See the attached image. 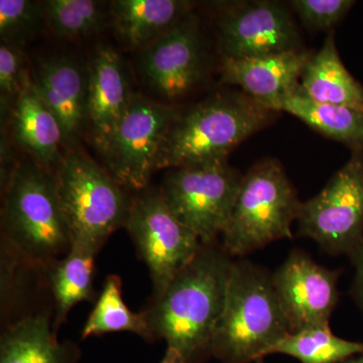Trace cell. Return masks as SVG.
<instances>
[{
  "instance_id": "1",
  "label": "cell",
  "mask_w": 363,
  "mask_h": 363,
  "mask_svg": "<svg viewBox=\"0 0 363 363\" xmlns=\"http://www.w3.org/2000/svg\"><path fill=\"white\" fill-rule=\"evenodd\" d=\"M231 257L222 245H202L143 312L154 338L166 341L184 363H205L212 357V339L225 307Z\"/></svg>"
},
{
  "instance_id": "2",
  "label": "cell",
  "mask_w": 363,
  "mask_h": 363,
  "mask_svg": "<svg viewBox=\"0 0 363 363\" xmlns=\"http://www.w3.org/2000/svg\"><path fill=\"white\" fill-rule=\"evenodd\" d=\"M276 112L242 91H221L182 109L162 143L156 171L226 160L243 140L271 123Z\"/></svg>"
},
{
  "instance_id": "3",
  "label": "cell",
  "mask_w": 363,
  "mask_h": 363,
  "mask_svg": "<svg viewBox=\"0 0 363 363\" xmlns=\"http://www.w3.org/2000/svg\"><path fill=\"white\" fill-rule=\"evenodd\" d=\"M290 333L271 272L248 259L233 260L212 357L220 363H255Z\"/></svg>"
},
{
  "instance_id": "4",
  "label": "cell",
  "mask_w": 363,
  "mask_h": 363,
  "mask_svg": "<svg viewBox=\"0 0 363 363\" xmlns=\"http://www.w3.org/2000/svg\"><path fill=\"white\" fill-rule=\"evenodd\" d=\"M1 242L43 269L70 250L55 172L30 157L16 162L4 185Z\"/></svg>"
},
{
  "instance_id": "5",
  "label": "cell",
  "mask_w": 363,
  "mask_h": 363,
  "mask_svg": "<svg viewBox=\"0 0 363 363\" xmlns=\"http://www.w3.org/2000/svg\"><path fill=\"white\" fill-rule=\"evenodd\" d=\"M302 202L277 160L255 164L243 175L222 247L231 257H245L274 242L293 238Z\"/></svg>"
},
{
  "instance_id": "6",
  "label": "cell",
  "mask_w": 363,
  "mask_h": 363,
  "mask_svg": "<svg viewBox=\"0 0 363 363\" xmlns=\"http://www.w3.org/2000/svg\"><path fill=\"white\" fill-rule=\"evenodd\" d=\"M55 177L72 243L100 250L125 225L131 203L128 190L77 147L64 152Z\"/></svg>"
},
{
  "instance_id": "7",
  "label": "cell",
  "mask_w": 363,
  "mask_h": 363,
  "mask_svg": "<svg viewBox=\"0 0 363 363\" xmlns=\"http://www.w3.org/2000/svg\"><path fill=\"white\" fill-rule=\"evenodd\" d=\"M243 175L226 160L169 169L159 191L202 245H214L230 218Z\"/></svg>"
},
{
  "instance_id": "8",
  "label": "cell",
  "mask_w": 363,
  "mask_h": 363,
  "mask_svg": "<svg viewBox=\"0 0 363 363\" xmlns=\"http://www.w3.org/2000/svg\"><path fill=\"white\" fill-rule=\"evenodd\" d=\"M298 234L332 255H350L363 241V152H352L319 194L302 202Z\"/></svg>"
},
{
  "instance_id": "9",
  "label": "cell",
  "mask_w": 363,
  "mask_h": 363,
  "mask_svg": "<svg viewBox=\"0 0 363 363\" xmlns=\"http://www.w3.org/2000/svg\"><path fill=\"white\" fill-rule=\"evenodd\" d=\"M182 108L135 93L102 157L104 168L126 190L142 192L156 173L157 156Z\"/></svg>"
},
{
  "instance_id": "10",
  "label": "cell",
  "mask_w": 363,
  "mask_h": 363,
  "mask_svg": "<svg viewBox=\"0 0 363 363\" xmlns=\"http://www.w3.org/2000/svg\"><path fill=\"white\" fill-rule=\"evenodd\" d=\"M124 227L149 269L154 298L166 290L202 245L171 211L159 190H143L131 198Z\"/></svg>"
},
{
  "instance_id": "11",
  "label": "cell",
  "mask_w": 363,
  "mask_h": 363,
  "mask_svg": "<svg viewBox=\"0 0 363 363\" xmlns=\"http://www.w3.org/2000/svg\"><path fill=\"white\" fill-rule=\"evenodd\" d=\"M135 52L143 84L164 100L192 92L205 80L209 69L206 40L195 13Z\"/></svg>"
},
{
  "instance_id": "12",
  "label": "cell",
  "mask_w": 363,
  "mask_h": 363,
  "mask_svg": "<svg viewBox=\"0 0 363 363\" xmlns=\"http://www.w3.org/2000/svg\"><path fill=\"white\" fill-rule=\"evenodd\" d=\"M216 28L221 58L247 59L300 49L292 14L278 1L222 4Z\"/></svg>"
},
{
  "instance_id": "13",
  "label": "cell",
  "mask_w": 363,
  "mask_h": 363,
  "mask_svg": "<svg viewBox=\"0 0 363 363\" xmlns=\"http://www.w3.org/2000/svg\"><path fill=\"white\" fill-rule=\"evenodd\" d=\"M340 269L320 266L308 253L295 250L272 274V285L291 333L330 326L340 293Z\"/></svg>"
},
{
  "instance_id": "14",
  "label": "cell",
  "mask_w": 363,
  "mask_h": 363,
  "mask_svg": "<svg viewBox=\"0 0 363 363\" xmlns=\"http://www.w3.org/2000/svg\"><path fill=\"white\" fill-rule=\"evenodd\" d=\"M30 79L58 119L66 150L77 147L86 133L89 63L71 52H52L30 62Z\"/></svg>"
},
{
  "instance_id": "15",
  "label": "cell",
  "mask_w": 363,
  "mask_h": 363,
  "mask_svg": "<svg viewBox=\"0 0 363 363\" xmlns=\"http://www.w3.org/2000/svg\"><path fill=\"white\" fill-rule=\"evenodd\" d=\"M86 133L102 155L135 92L123 57L113 47L101 44L91 55Z\"/></svg>"
},
{
  "instance_id": "16",
  "label": "cell",
  "mask_w": 363,
  "mask_h": 363,
  "mask_svg": "<svg viewBox=\"0 0 363 363\" xmlns=\"http://www.w3.org/2000/svg\"><path fill=\"white\" fill-rule=\"evenodd\" d=\"M312 54L300 48L257 58H221L220 83L238 86L248 96L264 105L300 84Z\"/></svg>"
},
{
  "instance_id": "17",
  "label": "cell",
  "mask_w": 363,
  "mask_h": 363,
  "mask_svg": "<svg viewBox=\"0 0 363 363\" xmlns=\"http://www.w3.org/2000/svg\"><path fill=\"white\" fill-rule=\"evenodd\" d=\"M7 125L18 149L40 166L56 171L64 156L63 131L57 117L35 90L30 74L14 102Z\"/></svg>"
},
{
  "instance_id": "18",
  "label": "cell",
  "mask_w": 363,
  "mask_h": 363,
  "mask_svg": "<svg viewBox=\"0 0 363 363\" xmlns=\"http://www.w3.org/2000/svg\"><path fill=\"white\" fill-rule=\"evenodd\" d=\"M194 9L195 2L187 0H113L109 25L125 49L138 52L194 13Z\"/></svg>"
},
{
  "instance_id": "19",
  "label": "cell",
  "mask_w": 363,
  "mask_h": 363,
  "mask_svg": "<svg viewBox=\"0 0 363 363\" xmlns=\"http://www.w3.org/2000/svg\"><path fill=\"white\" fill-rule=\"evenodd\" d=\"M80 357L77 344L60 342L45 313L21 317L0 337V363H78Z\"/></svg>"
},
{
  "instance_id": "20",
  "label": "cell",
  "mask_w": 363,
  "mask_h": 363,
  "mask_svg": "<svg viewBox=\"0 0 363 363\" xmlns=\"http://www.w3.org/2000/svg\"><path fill=\"white\" fill-rule=\"evenodd\" d=\"M264 106L274 112L292 114L312 130L343 143L352 152H363L362 111L316 101L306 94L300 84Z\"/></svg>"
},
{
  "instance_id": "21",
  "label": "cell",
  "mask_w": 363,
  "mask_h": 363,
  "mask_svg": "<svg viewBox=\"0 0 363 363\" xmlns=\"http://www.w3.org/2000/svg\"><path fill=\"white\" fill-rule=\"evenodd\" d=\"M300 86L316 101L363 111V86L343 65L334 32L329 33L321 49L312 54L301 76Z\"/></svg>"
},
{
  "instance_id": "22",
  "label": "cell",
  "mask_w": 363,
  "mask_h": 363,
  "mask_svg": "<svg viewBox=\"0 0 363 363\" xmlns=\"http://www.w3.org/2000/svg\"><path fill=\"white\" fill-rule=\"evenodd\" d=\"M99 250L72 243L70 250L61 259L45 267L47 283L55 300L52 330H59L72 308L83 301L95 298L93 288L95 257Z\"/></svg>"
},
{
  "instance_id": "23",
  "label": "cell",
  "mask_w": 363,
  "mask_h": 363,
  "mask_svg": "<svg viewBox=\"0 0 363 363\" xmlns=\"http://www.w3.org/2000/svg\"><path fill=\"white\" fill-rule=\"evenodd\" d=\"M45 26L59 40L86 39L111 23V2L96 0H45Z\"/></svg>"
},
{
  "instance_id": "24",
  "label": "cell",
  "mask_w": 363,
  "mask_h": 363,
  "mask_svg": "<svg viewBox=\"0 0 363 363\" xmlns=\"http://www.w3.org/2000/svg\"><path fill=\"white\" fill-rule=\"evenodd\" d=\"M121 279L107 277L82 330V338L104 335L112 332H130L147 341L155 340L143 313H135L123 302Z\"/></svg>"
},
{
  "instance_id": "25",
  "label": "cell",
  "mask_w": 363,
  "mask_h": 363,
  "mask_svg": "<svg viewBox=\"0 0 363 363\" xmlns=\"http://www.w3.org/2000/svg\"><path fill=\"white\" fill-rule=\"evenodd\" d=\"M272 354L288 355L301 363H340L363 354V342L338 337L330 326L315 327L289 334L267 357Z\"/></svg>"
},
{
  "instance_id": "26",
  "label": "cell",
  "mask_w": 363,
  "mask_h": 363,
  "mask_svg": "<svg viewBox=\"0 0 363 363\" xmlns=\"http://www.w3.org/2000/svg\"><path fill=\"white\" fill-rule=\"evenodd\" d=\"M45 26L43 1H0V39L4 44L23 48L35 39Z\"/></svg>"
},
{
  "instance_id": "27",
  "label": "cell",
  "mask_w": 363,
  "mask_h": 363,
  "mask_svg": "<svg viewBox=\"0 0 363 363\" xmlns=\"http://www.w3.org/2000/svg\"><path fill=\"white\" fill-rule=\"evenodd\" d=\"M30 62L23 48L4 44L0 45V99L1 123L9 124L14 102L23 89L30 74Z\"/></svg>"
},
{
  "instance_id": "28",
  "label": "cell",
  "mask_w": 363,
  "mask_h": 363,
  "mask_svg": "<svg viewBox=\"0 0 363 363\" xmlns=\"http://www.w3.org/2000/svg\"><path fill=\"white\" fill-rule=\"evenodd\" d=\"M354 4L351 0H293L290 6L306 28L327 30L340 23Z\"/></svg>"
},
{
  "instance_id": "29",
  "label": "cell",
  "mask_w": 363,
  "mask_h": 363,
  "mask_svg": "<svg viewBox=\"0 0 363 363\" xmlns=\"http://www.w3.org/2000/svg\"><path fill=\"white\" fill-rule=\"evenodd\" d=\"M351 266L354 269L352 285H351L350 294L354 302L363 314V241L359 247L355 248L348 255Z\"/></svg>"
},
{
  "instance_id": "30",
  "label": "cell",
  "mask_w": 363,
  "mask_h": 363,
  "mask_svg": "<svg viewBox=\"0 0 363 363\" xmlns=\"http://www.w3.org/2000/svg\"><path fill=\"white\" fill-rule=\"evenodd\" d=\"M161 363H184V360L175 350L167 347L166 353H164Z\"/></svg>"
},
{
  "instance_id": "31",
  "label": "cell",
  "mask_w": 363,
  "mask_h": 363,
  "mask_svg": "<svg viewBox=\"0 0 363 363\" xmlns=\"http://www.w3.org/2000/svg\"><path fill=\"white\" fill-rule=\"evenodd\" d=\"M340 363H363V354L357 355V357L348 358Z\"/></svg>"
},
{
  "instance_id": "32",
  "label": "cell",
  "mask_w": 363,
  "mask_h": 363,
  "mask_svg": "<svg viewBox=\"0 0 363 363\" xmlns=\"http://www.w3.org/2000/svg\"><path fill=\"white\" fill-rule=\"evenodd\" d=\"M255 363H266V362H264V358H259Z\"/></svg>"
}]
</instances>
